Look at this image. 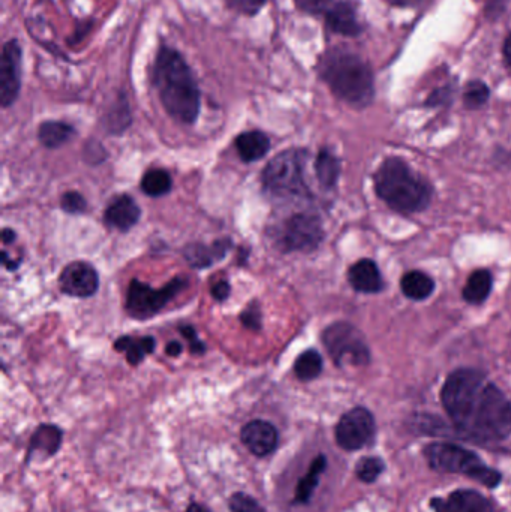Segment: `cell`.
Wrapping results in <instances>:
<instances>
[{
    "instance_id": "obj_11",
    "label": "cell",
    "mask_w": 511,
    "mask_h": 512,
    "mask_svg": "<svg viewBox=\"0 0 511 512\" xmlns=\"http://www.w3.org/2000/svg\"><path fill=\"white\" fill-rule=\"evenodd\" d=\"M21 87V48L15 39L8 41L2 51L0 65V102L3 108L14 104Z\"/></svg>"
},
{
    "instance_id": "obj_5",
    "label": "cell",
    "mask_w": 511,
    "mask_h": 512,
    "mask_svg": "<svg viewBox=\"0 0 511 512\" xmlns=\"http://www.w3.org/2000/svg\"><path fill=\"white\" fill-rule=\"evenodd\" d=\"M425 457L432 469L446 474H461L494 489L500 484L501 475L488 468L479 456L453 444H431L426 447Z\"/></svg>"
},
{
    "instance_id": "obj_4",
    "label": "cell",
    "mask_w": 511,
    "mask_h": 512,
    "mask_svg": "<svg viewBox=\"0 0 511 512\" xmlns=\"http://www.w3.org/2000/svg\"><path fill=\"white\" fill-rule=\"evenodd\" d=\"M374 183L378 197L404 215L423 212L431 204L432 186L404 159H386L375 173Z\"/></svg>"
},
{
    "instance_id": "obj_30",
    "label": "cell",
    "mask_w": 511,
    "mask_h": 512,
    "mask_svg": "<svg viewBox=\"0 0 511 512\" xmlns=\"http://www.w3.org/2000/svg\"><path fill=\"white\" fill-rule=\"evenodd\" d=\"M228 507L231 512H266L257 499L243 492L234 493L228 501Z\"/></svg>"
},
{
    "instance_id": "obj_12",
    "label": "cell",
    "mask_w": 511,
    "mask_h": 512,
    "mask_svg": "<svg viewBox=\"0 0 511 512\" xmlns=\"http://www.w3.org/2000/svg\"><path fill=\"white\" fill-rule=\"evenodd\" d=\"M60 288L72 297H92L99 288V276L87 262H72L66 265L59 277Z\"/></svg>"
},
{
    "instance_id": "obj_23",
    "label": "cell",
    "mask_w": 511,
    "mask_h": 512,
    "mask_svg": "<svg viewBox=\"0 0 511 512\" xmlns=\"http://www.w3.org/2000/svg\"><path fill=\"white\" fill-rule=\"evenodd\" d=\"M117 351H123L126 354V360L131 366H137L144 360L146 355L152 354L155 349V339L153 337H141V339H132V337H122L116 342Z\"/></svg>"
},
{
    "instance_id": "obj_41",
    "label": "cell",
    "mask_w": 511,
    "mask_h": 512,
    "mask_svg": "<svg viewBox=\"0 0 511 512\" xmlns=\"http://www.w3.org/2000/svg\"><path fill=\"white\" fill-rule=\"evenodd\" d=\"M390 2L395 3V5L408 6L413 5L416 0H390Z\"/></svg>"
},
{
    "instance_id": "obj_8",
    "label": "cell",
    "mask_w": 511,
    "mask_h": 512,
    "mask_svg": "<svg viewBox=\"0 0 511 512\" xmlns=\"http://www.w3.org/2000/svg\"><path fill=\"white\" fill-rule=\"evenodd\" d=\"M186 286V280L174 279L161 289H153L140 280H132L126 297V309L134 318L156 315L168 301L173 300Z\"/></svg>"
},
{
    "instance_id": "obj_9",
    "label": "cell",
    "mask_w": 511,
    "mask_h": 512,
    "mask_svg": "<svg viewBox=\"0 0 511 512\" xmlns=\"http://www.w3.org/2000/svg\"><path fill=\"white\" fill-rule=\"evenodd\" d=\"M323 237V224L317 215L296 213L282 225L279 245L285 252H309L318 248Z\"/></svg>"
},
{
    "instance_id": "obj_24",
    "label": "cell",
    "mask_w": 511,
    "mask_h": 512,
    "mask_svg": "<svg viewBox=\"0 0 511 512\" xmlns=\"http://www.w3.org/2000/svg\"><path fill=\"white\" fill-rule=\"evenodd\" d=\"M39 140L48 149H57L71 140L74 135V128L68 123L63 122H45L39 128Z\"/></svg>"
},
{
    "instance_id": "obj_34",
    "label": "cell",
    "mask_w": 511,
    "mask_h": 512,
    "mask_svg": "<svg viewBox=\"0 0 511 512\" xmlns=\"http://www.w3.org/2000/svg\"><path fill=\"white\" fill-rule=\"evenodd\" d=\"M297 8L309 14H318V12L327 11L332 5V0H296Z\"/></svg>"
},
{
    "instance_id": "obj_32",
    "label": "cell",
    "mask_w": 511,
    "mask_h": 512,
    "mask_svg": "<svg viewBox=\"0 0 511 512\" xmlns=\"http://www.w3.org/2000/svg\"><path fill=\"white\" fill-rule=\"evenodd\" d=\"M62 209L72 215H78L86 210V200L78 192H66L62 197Z\"/></svg>"
},
{
    "instance_id": "obj_19",
    "label": "cell",
    "mask_w": 511,
    "mask_h": 512,
    "mask_svg": "<svg viewBox=\"0 0 511 512\" xmlns=\"http://www.w3.org/2000/svg\"><path fill=\"white\" fill-rule=\"evenodd\" d=\"M236 149L240 158L245 162L260 161L270 149V140L264 132L249 131L239 135L236 140Z\"/></svg>"
},
{
    "instance_id": "obj_26",
    "label": "cell",
    "mask_w": 511,
    "mask_h": 512,
    "mask_svg": "<svg viewBox=\"0 0 511 512\" xmlns=\"http://www.w3.org/2000/svg\"><path fill=\"white\" fill-rule=\"evenodd\" d=\"M321 372H323V358L314 349L303 352L294 363V373L300 381L308 382L317 379Z\"/></svg>"
},
{
    "instance_id": "obj_6",
    "label": "cell",
    "mask_w": 511,
    "mask_h": 512,
    "mask_svg": "<svg viewBox=\"0 0 511 512\" xmlns=\"http://www.w3.org/2000/svg\"><path fill=\"white\" fill-rule=\"evenodd\" d=\"M306 152L291 149L276 155L263 170L266 192L279 198H309L305 183Z\"/></svg>"
},
{
    "instance_id": "obj_1",
    "label": "cell",
    "mask_w": 511,
    "mask_h": 512,
    "mask_svg": "<svg viewBox=\"0 0 511 512\" xmlns=\"http://www.w3.org/2000/svg\"><path fill=\"white\" fill-rule=\"evenodd\" d=\"M444 409L456 429L480 442H500L511 435V403L482 372L459 369L441 391Z\"/></svg>"
},
{
    "instance_id": "obj_3",
    "label": "cell",
    "mask_w": 511,
    "mask_h": 512,
    "mask_svg": "<svg viewBox=\"0 0 511 512\" xmlns=\"http://www.w3.org/2000/svg\"><path fill=\"white\" fill-rule=\"evenodd\" d=\"M321 78L333 93L353 107H366L375 95L374 74L368 63L344 48H335L321 57Z\"/></svg>"
},
{
    "instance_id": "obj_20",
    "label": "cell",
    "mask_w": 511,
    "mask_h": 512,
    "mask_svg": "<svg viewBox=\"0 0 511 512\" xmlns=\"http://www.w3.org/2000/svg\"><path fill=\"white\" fill-rule=\"evenodd\" d=\"M327 459L326 456H318L314 462L311 463V468L303 475L302 480L299 481L296 487V495H294V504H308L320 483L321 474L326 471Z\"/></svg>"
},
{
    "instance_id": "obj_28",
    "label": "cell",
    "mask_w": 511,
    "mask_h": 512,
    "mask_svg": "<svg viewBox=\"0 0 511 512\" xmlns=\"http://www.w3.org/2000/svg\"><path fill=\"white\" fill-rule=\"evenodd\" d=\"M225 249H227V245H221V243H216L213 251L204 246H189L185 251V258L194 267H207L215 261V255L224 256Z\"/></svg>"
},
{
    "instance_id": "obj_27",
    "label": "cell",
    "mask_w": 511,
    "mask_h": 512,
    "mask_svg": "<svg viewBox=\"0 0 511 512\" xmlns=\"http://www.w3.org/2000/svg\"><path fill=\"white\" fill-rule=\"evenodd\" d=\"M171 185L173 180L170 173L165 170H150L141 180V189L149 197H162L168 194L171 191Z\"/></svg>"
},
{
    "instance_id": "obj_21",
    "label": "cell",
    "mask_w": 511,
    "mask_h": 512,
    "mask_svg": "<svg viewBox=\"0 0 511 512\" xmlns=\"http://www.w3.org/2000/svg\"><path fill=\"white\" fill-rule=\"evenodd\" d=\"M401 289L411 300H425L435 289L434 280L423 271H410L401 280Z\"/></svg>"
},
{
    "instance_id": "obj_18",
    "label": "cell",
    "mask_w": 511,
    "mask_h": 512,
    "mask_svg": "<svg viewBox=\"0 0 511 512\" xmlns=\"http://www.w3.org/2000/svg\"><path fill=\"white\" fill-rule=\"evenodd\" d=\"M327 26L332 32L345 36H357L362 32V24L357 18L353 3L338 2L327 9Z\"/></svg>"
},
{
    "instance_id": "obj_10",
    "label": "cell",
    "mask_w": 511,
    "mask_h": 512,
    "mask_svg": "<svg viewBox=\"0 0 511 512\" xmlns=\"http://www.w3.org/2000/svg\"><path fill=\"white\" fill-rule=\"evenodd\" d=\"M336 442L345 451H357L371 444L375 438L374 415L365 408H354L339 420Z\"/></svg>"
},
{
    "instance_id": "obj_25",
    "label": "cell",
    "mask_w": 511,
    "mask_h": 512,
    "mask_svg": "<svg viewBox=\"0 0 511 512\" xmlns=\"http://www.w3.org/2000/svg\"><path fill=\"white\" fill-rule=\"evenodd\" d=\"M315 171H317L318 180L326 189L335 188L338 183L339 173H341V164L338 158L329 150H321L315 161Z\"/></svg>"
},
{
    "instance_id": "obj_16",
    "label": "cell",
    "mask_w": 511,
    "mask_h": 512,
    "mask_svg": "<svg viewBox=\"0 0 511 512\" xmlns=\"http://www.w3.org/2000/svg\"><path fill=\"white\" fill-rule=\"evenodd\" d=\"M348 280L356 291L365 292V294L380 292L384 286L380 268L371 259H360L356 264L351 265Z\"/></svg>"
},
{
    "instance_id": "obj_13",
    "label": "cell",
    "mask_w": 511,
    "mask_h": 512,
    "mask_svg": "<svg viewBox=\"0 0 511 512\" xmlns=\"http://www.w3.org/2000/svg\"><path fill=\"white\" fill-rule=\"evenodd\" d=\"M243 445L255 457H269L279 444V432L272 423L264 420L249 421L240 432Z\"/></svg>"
},
{
    "instance_id": "obj_29",
    "label": "cell",
    "mask_w": 511,
    "mask_h": 512,
    "mask_svg": "<svg viewBox=\"0 0 511 512\" xmlns=\"http://www.w3.org/2000/svg\"><path fill=\"white\" fill-rule=\"evenodd\" d=\"M384 471L383 460L377 457H368L357 463L356 475L363 483H374Z\"/></svg>"
},
{
    "instance_id": "obj_22",
    "label": "cell",
    "mask_w": 511,
    "mask_h": 512,
    "mask_svg": "<svg viewBox=\"0 0 511 512\" xmlns=\"http://www.w3.org/2000/svg\"><path fill=\"white\" fill-rule=\"evenodd\" d=\"M492 274L491 271L482 270L474 271L468 279L464 288V298L471 304H482L489 297L492 291Z\"/></svg>"
},
{
    "instance_id": "obj_31",
    "label": "cell",
    "mask_w": 511,
    "mask_h": 512,
    "mask_svg": "<svg viewBox=\"0 0 511 512\" xmlns=\"http://www.w3.org/2000/svg\"><path fill=\"white\" fill-rule=\"evenodd\" d=\"M489 99V87L482 81H474L467 87L465 92V105L468 108H480Z\"/></svg>"
},
{
    "instance_id": "obj_17",
    "label": "cell",
    "mask_w": 511,
    "mask_h": 512,
    "mask_svg": "<svg viewBox=\"0 0 511 512\" xmlns=\"http://www.w3.org/2000/svg\"><path fill=\"white\" fill-rule=\"evenodd\" d=\"M62 438L63 433L59 427L53 426V424H41L30 438L27 462H30V459L35 456L42 457V459L53 457L62 445Z\"/></svg>"
},
{
    "instance_id": "obj_15",
    "label": "cell",
    "mask_w": 511,
    "mask_h": 512,
    "mask_svg": "<svg viewBox=\"0 0 511 512\" xmlns=\"http://www.w3.org/2000/svg\"><path fill=\"white\" fill-rule=\"evenodd\" d=\"M140 207L128 195L117 197L105 210V224L120 231L131 230L140 219Z\"/></svg>"
},
{
    "instance_id": "obj_40",
    "label": "cell",
    "mask_w": 511,
    "mask_h": 512,
    "mask_svg": "<svg viewBox=\"0 0 511 512\" xmlns=\"http://www.w3.org/2000/svg\"><path fill=\"white\" fill-rule=\"evenodd\" d=\"M14 231L5 230L3 231V243H9L11 240H14Z\"/></svg>"
},
{
    "instance_id": "obj_36",
    "label": "cell",
    "mask_w": 511,
    "mask_h": 512,
    "mask_svg": "<svg viewBox=\"0 0 511 512\" xmlns=\"http://www.w3.org/2000/svg\"><path fill=\"white\" fill-rule=\"evenodd\" d=\"M212 295L216 300L224 301L230 295V285H228V282L222 280V282L216 283L212 288Z\"/></svg>"
},
{
    "instance_id": "obj_2",
    "label": "cell",
    "mask_w": 511,
    "mask_h": 512,
    "mask_svg": "<svg viewBox=\"0 0 511 512\" xmlns=\"http://www.w3.org/2000/svg\"><path fill=\"white\" fill-rule=\"evenodd\" d=\"M153 83L167 113L192 125L200 113V90L188 63L176 50L162 47L153 68Z\"/></svg>"
},
{
    "instance_id": "obj_14",
    "label": "cell",
    "mask_w": 511,
    "mask_h": 512,
    "mask_svg": "<svg viewBox=\"0 0 511 512\" xmlns=\"http://www.w3.org/2000/svg\"><path fill=\"white\" fill-rule=\"evenodd\" d=\"M435 512H494L489 499L473 490H458L447 498L432 499Z\"/></svg>"
},
{
    "instance_id": "obj_7",
    "label": "cell",
    "mask_w": 511,
    "mask_h": 512,
    "mask_svg": "<svg viewBox=\"0 0 511 512\" xmlns=\"http://www.w3.org/2000/svg\"><path fill=\"white\" fill-rule=\"evenodd\" d=\"M323 342L330 357L338 366H344V364L365 366L371 358L365 337L348 322H336L330 325L324 331Z\"/></svg>"
},
{
    "instance_id": "obj_33",
    "label": "cell",
    "mask_w": 511,
    "mask_h": 512,
    "mask_svg": "<svg viewBox=\"0 0 511 512\" xmlns=\"http://www.w3.org/2000/svg\"><path fill=\"white\" fill-rule=\"evenodd\" d=\"M227 2L230 3L231 8L245 15L258 14L266 5V0H227Z\"/></svg>"
},
{
    "instance_id": "obj_39",
    "label": "cell",
    "mask_w": 511,
    "mask_h": 512,
    "mask_svg": "<svg viewBox=\"0 0 511 512\" xmlns=\"http://www.w3.org/2000/svg\"><path fill=\"white\" fill-rule=\"evenodd\" d=\"M185 512H212L209 510V508L204 507V505L200 504H191L188 507V510Z\"/></svg>"
},
{
    "instance_id": "obj_35",
    "label": "cell",
    "mask_w": 511,
    "mask_h": 512,
    "mask_svg": "<svg viewBox=\"0 0 511 512\" xmlns=\"http://www.w3.org/2000/svg\"><path fill=\"white\" fill-rule=\"evenodd\" d=\"M182 333L185 334L186 339H189V343H191V351L195 352V354H201V352L206 349L203 342H200L197 337V333H195L194 328L185 327L182 328Z\"/></svg>"
},
{
    "instance_id": "obj_38",
    "label": "cell",
    "mask_w": 511,
    "mask_h": 512,
    "mask_svg": "<svg viewBox=\"0 0 511 512\" xmlns=\"http://www.w3.org/2000/svg\"><path fill=\"white\" fill-rule=\"evenodd\" d=\"M165 352H167V355H170V357H177V355H180V352H182V345H180L179 342L168 343Z\"/></svg>"
},
{
    "instance_id": "obj_37",
    "label": "cell",
    "mask_w": 511,
    "mask_h": 512,
    "mask_svg": "<svg viewBox=\"0 0 511 512\" xmlns=\"http://www.w3.org/2000/svg\"><path fill=\"white\" fill-rule=\"evenodd\" d=\"M449 93V89L438 90V92H435L434 95H432V98L429 99V104H441V102H444L449 98Z\"/></svg>"
},
{
    "instance_id": "obj_42",
    "label": "cell",
    "mask_w": 511,
    "mask_h": 512,
    "mask_svg": "<svg viewBox=\"0 0 511 512\" xmlns=\"http://www.w3.org/2000/svg\"><path fill=\"white\" fill-rule=\"evenodd\" d=\"M506 57H507V60H509V63L511 65V35L509 36V39H507V42H506Z\"/></svg>"
}]
</instances>
